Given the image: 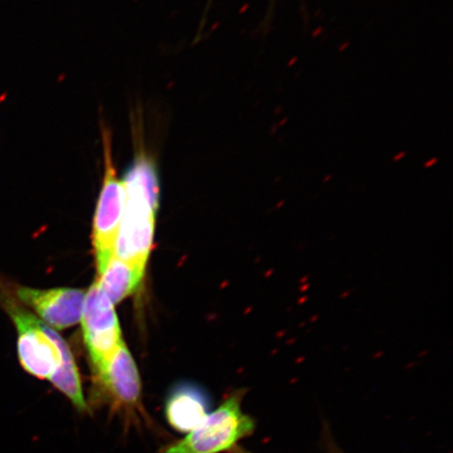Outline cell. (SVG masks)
Wrapping results in <instances>:
<instances>
[{"instance_id": "obj_1", "label": "cell", "mask_w": 453, "mask_h": 453, "mask_svg": "<svg viewBox=\"0 0 453 453\" xmlns=\"http://www.w3.org/2000/svg\"><path fill=\"white\" fill-rule=\"evenodd\" d=\"M130 122L134 157L122 182L126 205L117 235L115 257L145 270L154 241L160 182L156 158L146 144L141 110L133 112Z\"/></svg>"}, {"instance_id": "obj_2", "label": "cell", "mask_w": 453, "mask_h": 453, "mask_svg": "<svg viewBox=\"0 0 453 453\" xmlns=\"http://www.w3.org/2000/svg\"><path fill=\"white\" fill-rule=\"evenodd\" d=\"M0 307L13 321L17 331L19 359L24 370L38 379L54 375L69 348L52 327L36 319L10 291L8 282L0 279Z\"/></svg>"}, {"instance_id": "obj_3", "label": "cell", "mask_w": 453, "mask_h": 453, "mask_svg": "<svg viewBox=\"0 0 453 453\" xmlns=\"http://www.w3.org/2000/svg\"><path fill=\"white\" fill-rule=\"evenodd\" d=\"M242 390L226 398L208 413L203 421L182 440L174 441L161 453H223L232 451L239 441L251 435L253 418L242 410Z\"/></svg>"}, {"instance_id": "obj_4", "label": "cell", "mask_w": 453, "mask_h": 453, "mask_svg": "<svg viewBox=\"0 0 453 453\" xmlns=\"http://www.w3.org/2000/svg\"><path fill=\"white\" fill-rule=\"evenodd\" d=\"M102 150L104 158V184L94 219L93 242L98 275L115 257V245L126 205L122 182L118 180L112 156L111 129L101 123Z\"/></svg>"}, {"instance_id": "obj_5", "label": "cell", "mask_w": 453, "mask_h": 453, "mask_svg": "<svg viewBox=\"0 0 453 453\" xmlns=\"http://www.w3.org/2000/svg\"><path fill=\"white\" fill-rule=\"evenodd\" d=\"M81 319L84 342L95 372L106 364L123 340L115 308L97 281L85 294Z\"/></svg>"}, {"instance_id": "obj_6", "label": "cell", "mask_w": 453, "mask_h": 453, "mask_svg": "<svg viewBox=\"0 0 453 453\" xmlns=\"http://www.w3.org/2000/svg\"><path fill=\"white\" fill-rule=\"evenodd\" d=\"M94 373L102 394L112 409L126 413L140 410L142 384L139 371L123 340L106 364Z\"/></svg>"}, {"instance_id": "obj_7", "label": "cell", "mask_w": 453, "mask_h": 453, "mask_svg": "<svg viewBox=\"0 0 453 453\" xmlns=\"http://www.w3.org/2000/svg\"><path fill=\"white\" fill-rule=\"evenodd\" d=\"M8 287L22 305L35 311L44 324L50 327L64 330L81 320L87 294L83 290L70 288L38 290L10 283Z\"/></svg>"}, {"instance_id": "obj_8", "label": "cell", "mask_w": 453, "mask_h": 453, "mask_svg": "<svg viewBox=\"0 0 453 453\" xmlns=\"http://www.w3.org/2000/svg\"><path fill=\"white\" fill-rule=\"evenodd\" d=\"M209 413V398L200 387L182 382L170 390L165 403L169 426L188 434L200 425Z\"/></svg>"}, {"instance_id": "obj_9", "label": "cell", "mask_w": 453, "mask_h": 453, "mask_svg": "<svg viewBox=\"0 0 453 453\" xmlns=\"http://www.w3.org/2000/svg\"><path fill=\"white\" fill-rule=\"evenodd\" d=\"M144 271L113 257L98 275L97 283L112 304H117L137 290Z\"/></svg>"}, {"instance_id": "obj_10", "label": "cell", "mask_w": 453, "mask_h": 453, "mask_svg": "<svg viewBox=\"0 0 453 453\" xmlns=\"http://www.w3.org/2000/svg\"><path fill=\"white\" fill-rule=\"evenodd\" d=\"M231 452L232 453H251V452H249L246 449H241V447H235V449L234 450H232Z\"/></svg>"}]
</instances>
